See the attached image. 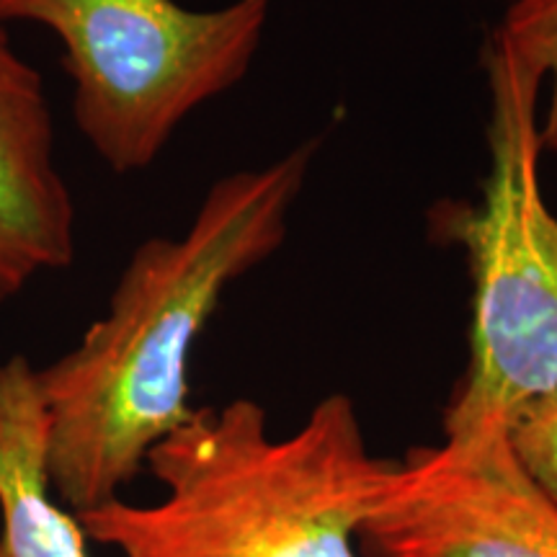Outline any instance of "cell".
Returning <instances> with one entry per match:
<instances>
[{
	"label": "cell",
	"mask_w": 557,
	"mask_h": 557,
	"mask_svg": "<svg viewBox=\"0 0 557 557\" xmlns=\"http://www.w3.org/2000/svg\"><path fill=\"white\" fill-rule=\"evenodd\" d=\"M315 152L308 139L263 169L214 181L189 230L139 243L107 315L37 369L47 478L70 513L120 498L150 451L189 421L194 346L225 292L282 248Z\"/></svg>",
	"instance_id": "obj_1"
},
{
	"label": "cell",
	"mask_w": 557,
	"mask_h": 557,
	"mask_svg": "<svg viewBox=\"0 0 557 557\" xmlns=\"http://www.w3.org/2000/svg\"><path fill=\"white\" fill-rule=\"evenodd\" d=\"M145 468L163 500L114 498L78 517L88 540L122 557H359L361 527L400 475V462L369 451L341 393L278 438L256 400L194 408Z\"/></svg>",
	"instance_id": "obj_2"
},
{
	"label": "cell",
	"mask_w": 557,
	"mask_h": 557,
	"mask_svg": "<svg viewBox=\"0 0 557 557\" xmlns=\"http://www.w3.org/2000/svg\"><path fill=\"white\" fill-rule=\"evenodd\" d=\"M487 173L444 225L468 250L470 361L444 408L449 451L506 438L519 410L557 387V218L540 181L545 81L506 41L485 47Z\"/></svg>",
	"instance_id": "obj_3"
},
{
	"label": "cell",
	"mask_w": 557,
	"mask_h": 557,
	"mask_svg": "<svg viewBox=\"0 0 557 557\" xmlns=\"http://www.w3.org/2000/svg\"><path fill=\"white\" fill-rule=\"evenodd\" d=\"M271 0H0L5 24L50 29L73 81V120L114 173L156 163L199 107L246 78Z\"/></svg>",
	"instance_id": "obj_4"
},
{
	"label": "cell",
	"mask_w": 557,
	"mask_h": 557,
	"mask_svg": "<svg viewBox=\"0 0 557 557\" xmlns=\"http://www.w3.org/2000/svg\"><path fill=\"white\" fill-rule=\"evenodd\" d=\"M357 545L367 557H557V506L529 483L506 438L472 451L438 444L400 462Z\"/></svg>",
	"instance_id": "obj_5"
},
{
	"label": "cell",
	"mask_w": 557,
	"mask_h": 557,
	"mask_svg": "<svg viewBox=\"0 0 557 557\" xmlns=\"http://www.w3.org/2000/svg\"><path fill=\"white\" fill-rule=\"evenodd\" d=\"M75 259V205L54 163L45 81L0 18V305Z\"/></svg>",
	"instance_id": "obj_6"
},
{
	"label": "cell",
	"mask_w": 557,
	"mask_h": 557,
	"mask_svg": "<svg viewBox=\"0 0 557 557\" xmlns=\"http://www.w3.org/2000/svg\"><path fill=\"white\" fill-rule=\"evenodd\" d=\"M0 557H88L47 478V413L26 357L0 364Z\"/></svg>",
	"instance_id": "obj_7"
},
{
	"label": "cell",
	"mask_w": 557,
	"mask_h": 557,
	"mask_svg": "<svg viewBox=\"0 0 557 557\" xmlns=\"http://www.w3.org/2000/svg\"><path fill=\"white\" fill-rule=\"evenodd\" d=\"M493 34L547 83L540 139L542 150L557 152V0H513Z\"/></svg>",
	"instance_id": "obj_8"
},
{
	"label": "cell",
	"mask_w": 557,
	"mask_h": 557,
	"mask_svg": "<svg viewBox=\"0 0 557 557\" xmlns=\"http://www.w3.org/2000/svg\"><path fill=\"white\" fill-rule=\"evenodd\" d=\"M506 442L529 483L557 506V387L519 410Z\"/></svg>",
	"instance_id": "obj_9"
},
{
	"label": "cell",
	"mask_w": 557,
	"mask_h": 557,
	"mask_svg": "<svg viewBox=\"0 0 557 557\" xmlns=\"http://www.w3.org/2000/svg\"><path fill=\"white\" fill-rule=\"evenodd\" d=\"M508 3H513V0H508Z\"/></svg>",
	"instance_id": "obj_10"
}]
</instances>
